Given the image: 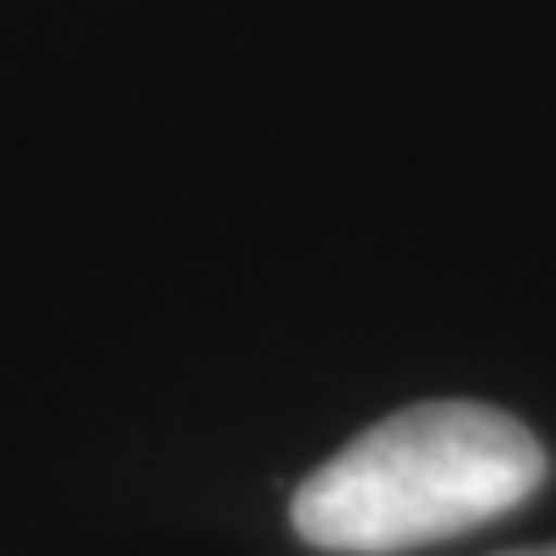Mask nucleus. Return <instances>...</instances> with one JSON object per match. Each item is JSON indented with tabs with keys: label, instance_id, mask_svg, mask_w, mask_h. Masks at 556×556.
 Here are the masks:
<instances>
[{
	"label": "nucleus",
	"instance_id": "f257e3e1",
	"mask_svg": "<svg viewBox=\"0 0 556 556\" xmlns=\"http://www.w3.org/2000/svg\"><path fill=\"white\" fill-rule=\"evenodd\" d=\"M545 483V448L517 415L443 397L397 409L290 500L295 534L336 556H392L471 534Z\"/></svg>",
	"mask_w": 556,
	"mask_h": 556
},
{
	"label": "nucleus",
	"instance_id": "f03ea898",
	"mask_svg": "<svg viewBox=\"0 0 556 556\" xmlns=\"http://www.w3.org/2000/svg\"><path fill=\"white\" fill-rule=\"evenodd\" d=\"M505 556H556V545H540V551H505Z\"/></svg>",
	"mask_w": 556,
	"mask_h": 556
}]
</instances>
